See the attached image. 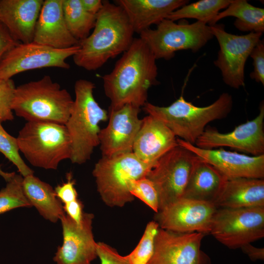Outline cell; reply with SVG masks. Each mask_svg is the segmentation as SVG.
<instances>
[{
    "mask_svg": "<svg viewBox=\"0 0 264 264\" xmlns=\"http://www.w3.org/2000/svg\"><path fill=\"white\" fill-rule=\"evenodd\" d=\"M156 60L145 42L134 38L112 71L102 77L110 108L116 109L126 104L143 107L149 88L158 83Z\"/></svg>",
    "mask_w": 264,
    "mask_h": 264,
    "instance_id": "6da1fadb",
    "label": "cell"
},
{
    "mask_svg": "<svg viewBox=\"0 0 264 264\" xmlns=\"http://www.w3.org/2000/svg\"><path fill=\"white\" fill-rule=\"evenodd\" d=\"M93 29L79 42L80 49L73 56L76 66L88 71L98 69L123 53L134 39V32L123 9L108 0L103 1Z\"/></svg>",
    "mask_w": 264,
    "mask_h": 264,
    "instance_id": "7a4b0ae2",
    "label": "cell"
},
{
    "mask_svg": "<svg viewBox=\"0 0 264 264\" xmlns=\"http://www.w3.org/2000/svg\"><path fill=\"white\" fill-rule=\"evenodd\" d=\"M233 107L231 95L223 92L211 104L198 107L182 95L167 107L149 102L143 106L146 113L163 123L176 136L194 145L207 124L226 117Z\"/></svg>",
    "mask_w": 264,
    "mask_h": 264,
    "instance_id": "3957f363",
    "label": "cell"
},
{
    "mask_svg": "<svg viewBox=\"0 0 264 264\" xmlns=\"http://www.w3.org/2000/svg\"><path fill=\"white\" fill-rule=\"evenodd\" d=\"M95 88L94 83L83 79L74 85L75 99L65 124L71 141L72 163L82 164L90 159L94 148L99 145V124L108 119L107 111L94 97Z\"/></svg>",
    "mask_w": 264,
    "mask_h": 264,
    "instance_id": "277c9868",
    "label": "cell"
},
{
    "mask_svg": "<svg viewBox=\"0 0 264 264\" xmlns=\"http://www.w3.org/2000/svg\"><path fill=\"white\" fill-rule=\"evenodd\" d=\"M73 100L65 88L49 75L16 87L12 108L27 121L66 123Z\"/></svg>",
    "mask_w": 264,
    "mask_h": 264,
    "instance_id": "5b68a950",
    "label": "cell"
},
{
    "mask_svg": "<svg viewBox=\"0 0 264 264\" xmlns=\"http://www.w3.org/2000/svg\"><path fill=\"white\" fill-rule=\"evenodd\" d=\"M19 151L33 166L57 169L71 156V141L64 124L27 121L17 137Z\"/></svg>",
    "mask_w": 264,
    "mask_h": 264,
    "instance_id": "8992f818",
    "label": "cell"
},
{
    "mask_svg": "<svg viewBox=\"0 0 264 264\" xmlns=\"http://www.w3.org/2000/svg\"><path fill=\"white\" fill-rule=\"evenodd\" d=\"M152 168L130 152L102 156L92 175L103 202L109 207H122L134 199L130 192L132 181L146 176Z\"/></svg>",
    "mask_w": 264,
    "mask_h": 264,
    "instance_id": "52a82bcc",
    "label": "cell"
},
{
    "mask_svg": "<svg viewBox=\"0 0 264 264\" xmlns=\"http://www.w3.org/2000/svg\"><path fill=\"white\" fill-rule=\"evenodd\" d=\"M155 58L169 60L177 51L197 52L214 37L211 26L201 22L193 23L165 19L155 29L149 28L139 34Z\"/></svg>",
    "mask_w": 264,
    "mask_h": 264,
    "instance_id": "ba28073f",
    "label": "cell"
},
{
    "mask_svg": "<svg viewBox=\"0 0 264 264\" xmlns=\"http://www.w3.org/2000/svg\"><path fill=\"white\" fill-rule=\"evenodd\" d=\"M199 157L178 145L162 156L146 176L158 194V211L182 198Z\"/></svg>",
    "mask_w": 264,
    "mask_h": 264,
    "instance_id": "9c48e42d",
    "label": "cell"
},
{
    "mask_svg": "<svg viewBox=\"0 0 264 264\" xmlns=\"http://www.w3.org/2000/svg\"><path fill=\"white\" fill-rule=\"evenodd\" d=\"M230 249L264 237V207L217 208L212 218L210 233Z\"/></svg>",
    "mask_w": 264,
    "mask_h": 264,
    "instance_id": "30bf717a",
    "label": "cell"
},
{
    "mask_svg": "<svg viewBox=\"0 0 264 264\" xmlns=\"http://www.w3.org/2000/svg\"><path fill=\"white\" fill-rule=\"evenodd\" d=\"M210 26L220 47L214 64L220 70L223 81L233 88L244 87L245 63L263 34L250 32L237 35L226 32L222 24Z\"/></svg>",
    "mask_w": 264,
    "mask_h": 264,
    "instance_id": "8fae6325",
    "label": "cell"
},
{
    "mask_svg": "<svg viewBox=\"0 0 264 264\" xmlns=\"http://www.w3.org/2000/svg\"><path fill=\"white\" fill-rule=\"evenodd\" d=\"M79 44L58 49L34 42L19 43L8 51L0 61V79H10L24 71L44 67L69 69L66 59L79 50Z\"/></svg>",
    "mask_w": 264,
    "mask_h": 264,
    "instance_id": "7c38bea8",
    "label": "cell"
},
{
    "mask_svg": "<svg viewBox=\"0 0 264 264\" xmlns=\"http://www.w3.org/2000/svg\"><path fill=\"white\" fill-rule=\"evenodd\" d=\"M253 119L236 127L232 131L221 133L215 128L207 127L195 146L203 149L227 147L252 156L264 154V103Z\"/></svg>",
    "mask_w": 264,
    "mask_h": 264,
    "instance_id": "4fadbf2b",
    "label": "cell"
},
{
    "mask_svg": "<svg viewBox=\"0 0 264 264\" xmlns=\"http://www.w3.org/2000/svg\"><path fill=\"white\" fill-rule=\"evenodd\" d=\"M204 234L181 233L159 227L153 254L147 264H211L207 254L200 249Z\"/></svg>",
    "mask_w": 264,
    "mask_h": 264,
    "instance_id": "5bb4252c",
    "label": "cell"
},
{
    "mask_svg": "<svg viewBox=\"0 0 264 264\" xmlns=\"http://www.w3.org/2000/svg\"><path fill=\"white\" fill-rule=\"evenodd\" d=\"M217 207L212 203L181 198L155 213L159 227L177 233L209 234Z\"/></svg>",
    "mask_w": 264,
    "mask_h": 264,
    "instance_id": "9a60e30c",
    "label": "cell"
},
{
    "mask_svg": "<svg viewBox=\"0 0 264 264\" xmlns=\"http://www.w3.org/2000/svg\"><path fill=\"white\" fill-rule=\"evenodd\" d=\"M94 215L84 213L77 223L65 213L60 218L63 243L53 258L57 264H91L97 257L96 244L92 233Z\"/></svg>",
    "mask_w": 264,
    "mask_h": 264,
    "instance_id": "2e32d148",
    "label": "cell"
},
{
    "mask_svg": "<svg viewBox=\"0 0 264 264\" xmlns=\"http://www.w3.org/2000/svg\"><path fill=\"white\" fill-rule=\"evenodd\" d=\"M140 108L126 104L116 109L109 108L108 125L100 130L99 145L103 156L132 152L133 143L142 125Z\"/></svg>",
    "mask_w": 264,
    "mask_h": 264,
    "instance_id": "e0dca14e",
    "label": "cell"
},
{
    "mask_svg": "<svg viewBox=\"0 0 264 264\" xmlns=\"http://www.w3.org/2000/svg\"><path fill=\"white\" fill-rule=\"evenodd\" d=\"M178 145L190 151L217 169L228 179L264 177V154L250 156L220 149H203L177 138Z\"/></svg>",
    "mask_w": 264,
    "mask_h": 264,
    "instance_id": "ac0fdd59",
    "label": "cell"
},
{
    "mask_svg": "<svg viewBox=\"0 0 264 264\" xmlns=\"http://www.w3.org/2000/svg\"><path fill=\"white\" fill-rule=\"evenodd\" d=\"M178 145L174 133L161 121L148 115L142 119L132 153L140 160L153 167L162 156Z\"/></svg>",
    "mask_w": 264,
    "mask_h": 264,
    "instance_id": "d6986e66",
    "label": "cell"
},
{
    "mask_svg": "<svg viewBox=\"0 0 264 264\" xmlns=\"http://www.w3.org/2000/svg\"><path fill=\"white\" fill-rule=\"evenodd\" d=\"M33 42L55 49L79 44L68 30L63 11V0H44L35 26Z\"/></svg>",
    "mask_w": 264,
    "mask_h": 264,
    "instance_id": "ffe728a7",
    "label": "cell"
},
{
    "mask_svg": "<svg viewBox=\"0 0 264 264\" xmlns=\"http://www.w3.org/2000/svg\"><path fill=\"white\" fill-rule=\"evenodd\" d=\"M44 0H0V21L21 43L33 42Z\"/></svg>",
    "mask_w": 264,
    "mask_h": 264,
    "instance_id": "44dd1931",
    "label": "cell"
},
{
    "mask_svg": "<svg viewBox=\"0 0 264 264\" xmlns=\"http://www.w3.org/2000/svg\"><path fill=\"white\" fill-rule=\"evenodd\" d=\"M187 0H118L116 3L124 10L134 32L140 34L158 24L168 15L189 3Z\"/></svg>",
    "mask_w": 264,
    "mask_h": 264,
    "instance_id": "7402d4cb",
    "label": "cell"
},
{
    "mask_svg": "<svg viewBox=\"0 0 264 264\" xmlns=\"http://www.w3.org/2000/svg\"><path fill=\"white\" fill-rule=\"evenodd\" d=\"M214 204L217 208L264 207V179L246 177L227 179Z\"/></svg>",
    "mask_w": 264,
    "mask_h": 264,
    "instance_id": "603a6c76",
    "label": "cell"
},
{
    "mask_svg": "<svg viewBox=\"0 0 264 264\" xmlns=\"http://www.w3.org/2000/svg\"><path fill=\"white\" fill-rule=\"evenodd\" d=\"M227 179L214 167L199 157L182 198L214 204Z\"/></svg>",
    "mask_w": 264,
    "mask_h": 264,
    "instance_id": "cb8c5ba5",
    "label": "cell"
},
{
    "mask_svg": "<svg viewBox=\"0 0 264 264\" xmlns=\"http://www.w3.org/2000/svg\"><path fill=\"white\" fill-rule=\"evenodd\" d=\"M22 187L29 203L45 219L56 222L65 214L61 201L49 184L31 175L23 177Z\"/></svg>",
    "mask_w": 264,
    "mask_h": 264,
    "instance_id": "d4e9b609",
    "label": "cell"
},
{
    "mask_svg": "<svg viewBox=\"0 0 264 264\" xmlns=\"http://www.w3.org/2000/svg\"><path fill=\"white\" fill-rule=\"evenodd\" d=\"M227 17L236 18L234 25L241 31L262 34L264 32V9L256 7L247 0H232L228 7L218 14L211 25Z\"/></svg>",
    "mask_w": 264,
    "mask_h": 264,
    "instance_id": "484cf974",
    "label": "cell"
},
{
    "mask_svg": "<svg viewBox=\"0 0 264 264\" xmlns=\"http://www.w3.org/2000/svg\"><path fill=\"white\" fill-rule=\"evenodd\" d=\"M63 11L67 27L73 37L80 42L93 29L96 15L87 12L80 0H63Z\"/></svg>",
    "mask_w": 264,
    "mask_h": 264,
    "instance_id": "4316f807",
    "label": "cell"
},
{
    "mask_svg": "<svg viewBox=\"0 0 264 264\" xmlns=\"http://www.w3.org/2000/svg\"><path fill=\"white\" fill-rule=\"evenodd\" d=\"M232 0H200L186 4L170 13L167 19L173 21L194 19L211 26L220 11L225 9Z\"/></svg>",
    "mask_w": 264,
    "mask_h": 264,
    "instance_id": "83f0119b",
    "label": "cell"
},
{
    "mask_svg": "<svg viewBox=\"0 0 264 264\" xmlns=\"http://www.w3.org/2000/svg\"><path fill=\"white\" fill-rule=\"evenodd\" d=\"M22 179L21 175L15 174L0 191V214L16 208L32 206L24 194Z\"/></svg>",
    "mask_w": 264,
    "mask_h": 264,
    "instance_id": "f1b7e54d",
    "label": "cell"
},
{
    "mask_svg": "<svg viewBox=\"0 0 264 264\" xmlns=\"http://www.w3.org/2000/svg\"><path fill=\"white\" fill-rule=\"evenodd\" d=\"M158 228V223L154 220L147 224L138 243L127 255L130 264H148L153 254L154 239Z\"/></svg>",
    "mask_w": 264,
    "mask_h": 264,
    "instance_id": "f546056e",
    "label": "cell"
},
{
    "mask_svg": "<svg viewBox=\"0 0 264 264\" xmlns=\"http://www.w3.org/2000/svg\"><path fill=\"white\" fill-rule=\"evenodd\" d=\"M1 123L0 122V153L15 165L22 177L33 175V170L20 155L17 138L9 134Z\"/></svg>",
    "mask_w": 264,
    "mask_h": 264,
    "instance_id": "4dcf8cb0",
    "label": "cell"
},
{
    "mask_svg": "<svg viewBox=\"0 0 264 264\" xmlns=\"http://www.w3.org/2000/svg\"><path fill=\"white\" fill-rule=\"evenodd\" d=\"M130 192L155 213L158 211L159 200L157 191L153 182L146 176L132 181Z\"/></svg>",
    "mask_w": 264,
    "mask_h": 264,
    "instance_id": "1f68e13d",
    "label": "cell"
},
{
    "mask_svg": "<svg viewBox=\"0 0 264 264\" xmlns=\"http://www.w3.org/2000/svg\"><path fill=\"white\" fill-rule=\"evenodd\" d=\"M16 87L13 81L0 79V122L14 118L12 104Z\"/></svg>",
    "mask_w": 264,
    "mask_h": 264,
    "instance_id": "d6a6232c",
    "label": "cell"
},
{
    "mask_svg": "<svg viewBox=\"0 0 264 264\" xmlns=\"http://www.w3.org/2000/svg\"><path fill=\"white\" fill-rule=\"evenodd\" d=\"M250 57L253 59V71L250 77L264 85V41L260 40L252 50Z\"/></svg>",
    "mask_w": 264,
    "mask_h": 264,
    "instance_id": "836d02e7",
    "label": "cell"
},
{
    "mask_svg": "<svg viewBox=\"0 0 264 264\" xmlns=\"http://www.w3.org/2000/svg\"><path fill=\"white\" fill-rule=\"evenodd\" d=\"M96 251L100 264H130L127 255H120L115 249L104 242H97Z\"/></svg>",
    "mask_w": 264,
    "mask_h": 264,
    "instance_id": "e575fe53",
    "label": "cell"
},
{
    "mask_svg": "<svg viewBox=\"0 0 264 264\" xmlns=\"http://www.w3.org/2000/svg\"><path fill=\"white\" fill-rule=\"evenodd\" d=\"M67 181L58 185L54 189L59 200L64 204L78 199V194L74 187L75 181L70 173L67 175Z\"/></svg>",
    "mask_w": 264,
    "mask_h": 264,
    "instance_id": "d590c367",
    "label": "cell"
},
{
    "mask_svg": "<svg viewBox=\"0 0 264 264\" xmlns=\"http://www.w3.org/2000/svg\"><path fill=\"white\" fill-rule=\"evenodd\" d=\"M6 27L0 21V61L10 49L18 44Z\"/></svg>",
    "mask_w": 264,
    "mask_h": 264,
    "instance_id": "8d00e7d4",
    "label": "cell"
},
{
    "mask_svg": "<svg viewBox=\"0 0 264 264\" xmlns=\"http://www.w3.org/2000/svg\"><path fill=\"white\" fill-rule=\"evenodd\" d=\"M83 205L78 199L65 204L63 209L65 213L77 223L82 221L84 212Z\"/></svg>",
    "mask_w": 264,
    "mask_h": 264,
    "instance_id": "74e56055",
    "label": "cell"
},
{
    "mask_svg": "<svg viewBox=\"0 0 264 264\" xmlns=\"http://www.w3.org/2000/svg\"><path fill=\"white\" fill-rule=\"evenodd\" d=\"M240 248L253 261L264 259V248L256 247L250 243H248L243 245Z\"/></svg>",
    "mask_w": 264,
    "mask_h": 264,
    "instance_id": "f35d334b",
    "label": "cell"
},
{
    "mask_svg": "<svg viewBox=\"0 0 264 264\" xmlns=\"http://www.w3.org/2000/svg\"><path fill=\"white\" fill-rule=\"evenodd\" d=\"M84 9L88 13L96 15L103 6V1L100 0H80Z\"/></svg>",
    "mask_w": 264,
    "mask_h": 264,
    "instance_id": "ab89813d",
    "label": "cell"
},
{
    "mask_svg": "<svg viewBox=\"0 0 264 264\" xmlns=\"http://www.w3.org/2000/svg\"><path fill=\"white\" fill-rule=\"evenodd\" d=\"M15 174V172L8 173L4 172L1 169V166L0 165V176H2L6 182L8 181Z\"/></svg>",
    "mask_w": 264,
    "mask_h": 264,
    "instance_id": "60d3db41",
    "label": "cell"
}]
</instances>
